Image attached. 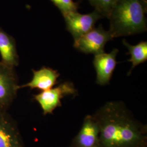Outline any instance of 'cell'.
I'll return each instance as SVG.
<instances>
[{
  "label": "cell",
  "instance_id": "1",
  "mask_svg": "<svg viewBox=\"0 0 147 147\" xmlns=\"http://www.w3.org/2000/svg\"><path fill=\"white\" fill-rule=\"evenodd\" d=\"M93 116L100 128L97 147H147V125L123 102H107Z\"/></svg>",
  "mask_w": 147,
  "mask_h": 147
},
{
  "label": "cell",
  "instance_id": "2",
  "mask_svg": "<svg viewBox=\"0 0 147 147\" xmlns=\"http://www.w3.org/2000/svg\"><path fill=\"white\" fill-rule=\"evenodd\" d=\"M147 2L144 0H117L108 17L113 38L142 33L147 30Z\"/></svg>",
  "mask_w": 147,
  "mask_h": 147
},
{
  "label": "cell",
  "instance_id": "3",
  "mask_svg": "<svg viewBox=\"0 0 147 147\" xmlns=\"http://www.w3.org/2000/svg\"><path fill=\"white\" fill-rule=\"evenodd\" d=\"M78 90L74 84L70 81H65L55 87L34 95V99L42 109L43 115L46 116L53 114L57 107L62 106L61 100L69 95H76Z\"/></svg>",
  "mask_w": 147,
  "mask_h": 147
},
{
  "label": "cell",
  "instance_id": "4",
  "mask_svg": "<svg viewBox=\"0 0 147 147\" xmlns=\"http://www.w3.org/2000/svg\"><path fill=\"white\" fill-rule=\"evenodd\" d=\"M113 39L109 31L102 26L94 27L82 36L74 40V47L86 54L97 55L105 53L107 42Z\"/></svg>",
  "mask_w": 147,
  "mask_h": 147
},
{
  "label": "cell",
  "instance_id": "5",
  "mask_svg": "<svg viewBox=\"0 0 147 147\" xmlns=\"http://www.w3.org/2000/svg\"><path fill=\"white\" fill-rule=\"evenodd\" d=\"M19 84L15 68L0 61V111L9 108L16 98Z\"/></svg>",
  "mask_w": 147,
  "mask_h": 147
},
{
  "label": "cell",
  "instance_id": "6",
  "mask_svg": "<svg viewBox=\"0 0 147 147\" xmlns=\"http://www.w3.org/2000/svg\"><path fill=\"white\" fill-rule=\"evenodd\" d=\"M63 16L66 28L73 37L74 40L94 28L96 22L103 17L96 10L86 14H80L78 11H74Z\"/></svg>",
  "mask_w": 147,
  "mask_h": 147
},
{
  "label": "cell",
  "instance_id": "7",
  "mask_svg": "<svg viewBox=\"0 0 147 147\" xmlns=\"http://www.w3.org/2000/svg\"><path fill=\"white\" fill-rule=\"evenodd\" d=\"M117 49L110 53H104L95 55L93 64L96 71V83L100 86L109 84L117 65Z\"/></svg>",
  "mask_w": 147,
  "mask_h": 147
},
{
  "label": "cell",
  "instance_id": "8",
  "mask_svg": "<svg viewBox=\"0 0 147 147\" xmlns=\"http://www.w3.org/2000/svg\"><path fill=\"white\" fill-rule=\"evenodd\" d=\"M99 134L100 128L97 121L93 115H87L71 145L74 147H97Z\"/></svg>",
  "mask_w": 147,
  "mask_h": 147
},
{
  "label": "cell",
  "instance_id": "9",
  "mask_svg": "<svg viewBox=\"0 0 147 147\" xmlns=\"http://www.w3.org/2000/svg\"><path fill=\"white\" fill-rule=\"evenodd\" d=\"M33 77L28 83L19 85V89L30 88L31 89H38L45 91L51 89L56 84L60 74L57 70L50 67H42L39 70H32Z\"/></svg>",
  "mask_w": 147,
  "mask_h": 147
},
{
  "label": "cell",
  "instance_id": "10",
  "mask_svg": "<svg viewBox=\"0 0 147 147\" xmlns=\"http://www.w3.org/2000/svg\"><path fill=\"white\" fill-rule=\"evenodd\" d=\"M22 147L18 127L6 112L0 111V147Z\"/></svg>",
  "mask_w": 147,
  "mask_h": 147
},
{
  "label": "cell",
  "instance_id": "11",
  "mask_svg": "<svg viewBox=\"0 0 147 147\" xmlns=\"http://www.w3.org/2000/svg\"><path fill=\"white\" fill-rule=\"evenodd\" d=\"M0 55L1 61L15 68L19 64V57L15 39L0 27Z\"/></svg>",
  "mask_w": 147,
  "mask_h": 147
},
{
  "label": "cell",
  "instance_id": "12",
  "mask_svg": "<svg viewBox=\"0 0 147 147\" xmlns=\"http://www.w3.org/2000/svg\"><path fill=\"white\" fill-rule=\"evenodd\" d=\"M122 42L127 49L128 53L130 55V58L128 61L131 63V68L127 74L128 75H130L135 67L147 61V42L142 41L135 45H131L125 39H123Z\"/></svg>",
  "mask_w": 147,
  "mask_h": 147
},
{
  "label": "cell",
  "instance_id": "13",
  "mask_svg": "<svg viewBox=\"0 0 147 147\" xmlns=\"http://www.w3.org/2000/svg\"><path fill=\"white\" fill-rule=\"evenodd\" d=\"M95 10L99 12L103 17H109L111 11L117 0H88Z\"/></svg>",
  "mask_w": 147,
  "mask_h": 147
},
{
  "label": "cell",
  "instance_id": "14",
  "mask_svg": "<svg viewBox=\"0 0 147 147\" xmlns=\"http://www.w3.org/2000/svg\"><path fill=\"white\" fill-rule=\"evenodd\" d=\"M61 12L62 16L69 13L77 11L78 9V3L73 0H50Z\"/></svg>",
  "mask_w": 147,
  "mask_h": 147
},
{
  "label": "cell",
  "instance_id": "15",
  "mask_svg": "<svg viewBox=\"0 0 147 147\" xmlns=\"http://www.w3.org/2000/svg\"><path fill=\"white\" fill-rule=\"evenodd\" d=\"M74 147V146H72V145H71V146H70V147Z\"/></svg>",
  "mask_w": 147,
  "mask_h": 147
},
{
  "label": "cell",
  "instance_id": "16",
  "mask_svg": "<svg viewBox=\"0 0 147 147\" xmlns=\"http://www.w3.org/2000/svg\"></svg>",
  "mask_w": 147,
  "mask_h": 147
}]
</instances>
